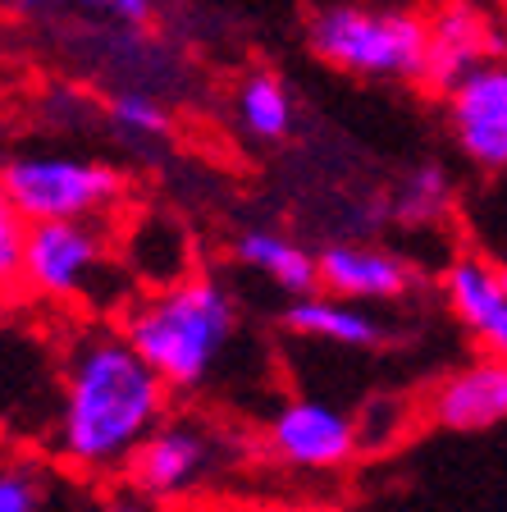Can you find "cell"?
<instances>
[{
  "label": "cell",
  "instance_id": "cell-14",
  "mask_svg": "<svg viewBox=\"0 0 507 512\" xmlns=\"http://www.w3.org/2000/svg\"><path fill=\"white\" fill-rule=\"evenodd\" d=\"M233 261L265 275L275 288L293 293V298L320 288V256H311L307 247H297L284 234H270V229H247V234L233 238Z\"/></svg>",
  "mask_w": 507,
  "mask_h": 512
},
{
  "label": "cell",
  "instance_id": "cell-5",
  "mask_svg": "<svg viewBox=\"0 0 507 512\" xmlns=\"http://www.w3.org/2000/svg\"><path fill=\"white\" fill-rule=\"evenodd\" d=\"M110 270V238L92 220H42L28 224L23 243V284L42 298L74 302Z\"/></svg>",
  "mask_w": 507,
  "mask_h": 512
},
{
  "label": "cell",
  "instance_id": "cell-1",
  "mask_svg": "<svg viewBox=\"0 0 507 512\" xmlns=\"http://www.w3.org/2000/svg\"><path fill=\"white\" fill-rule=\"evenodd\" d=\"M169 394L165 375L124 330L87 334L64 366L60 453L87 476L124 471L142 439L165 421Z\"/></svg>",
  "mask_w": 507,
  "mask_h": 512
},
{
  "label": "cell",
  "instance_id": "cell-16",
  "mask_svg": "<svg viewBox=\"0 0 507 512\" xmlns=\"http://www.w3.org/2000/svg\"><path fill=\"white\" fill-rule=\"evenodd\" d=\"M106 115L128 138H160V133H169V110L160 106L151 92H142V87H119V92H110Z\"/></svg>",
  "mask_w": 507,
  "mask_h": 512
},
{
  "label": "cell",
  "instance_id": "cell-11",
  "mask_svg": "<svg viewBox=\"0 0 507 512\" xmlns=\"http://www.w3.org/2000/svg\"><path fill=\"white\" fill-rule=\"evenodd\" d=\"M320 284H325L334 298L393 302L412 288V270L402 266L398 256L375 252V247L334 243V247L320 252Z\"/></svg>",
  "mask_w": 507,
  "mask_h": 512
},
{
  "label": "cell",
  "instance_id": "cell-12",
  "mask_svg": "<svg viewBox=\"0 0 507 512\" xmlns=\"http://www.w3.org/2000/svg\"><path fill=\"white\" fill-rule=\"evenodd\" d=\"M448 302L462 316V325L485 343L494 357H507V288L494 266H485L480 256H462L448 266Z\"/></svg>",
  "mask_w": 507,
  "mask_h": 512
},
{
  "label": "cell",
  "instance_id": "cell-9",
  "mask_svg": "<svg viewBox=\"0 0 507 512\" xmlns=\"http://www.w3.org/2000/svg\"><path fill=\"white\" fill-rule=\"evenodd\" d=\"M494 55V28L476 0H448L444 10L430 19V64H425V83L453 87L462 83L476 64Z\"/></svg>",
  "mask_w": 507,
  "mask_h": 512
},
{
  "label": "cell",
  "instance_id": "cell-18",
  "mask_svg": "<svg viewBox=\"0 0 507 512\" xmlns=\"http://www.w3.org/2000/svg\"><path fill=\"white\" fill-rule=\"evenodd\" d=\"M46 480L28 462H0V512H37Z\"/></svg>",
  "mask_w": 507,
  "mask_h": 512
},
{
  "label": "cell",
  "instance_id": "cell-8",
  "mask_svg": "<svg viewBox=\"0 0 507 512\" xmlns=\"http://www.w3.org/2000/svg\"><path fill=\"white\" fill-rule=\"evenodd\" d=\"M270 448H275V458H284L288 467L329 471V467H343L357 453V426L334 403L293 398L270 421Z\"/></svg>",
  "mask_w": 507,
  "mask_h": 512
},
{
  "label": "cell",
  "instance_id": "cell-2",
  "mask_svg": "<svg viewBox=\"0 0 507 512\" xmlns=\"http://www.w3.org/2000/svg\"><path fill=\"white\" fill-rule=\"evenodd\" d=\"M233 325V298L215 279H174L124 316V334L165 375L169 389H197L211 380L233 339Z\"/></svg>",
  "mask_w": 507,
  "mask_h": 512
},
{
  "label": "cell",
  "instance_id": "cell-4",
  "mask_svg": "<svg viewBox=\"0 0 507 512\" xmlns=\"http://www.w3.org/2000/svg\"><path fill=\"white\" fill-rule=\"evenodd\" d=\"M0 183L28 224L96 220L124 197V174L83 156H10L0 165Z\"/></svg>",
  "mask_w": 507,
  "mask_h": 512
},
{
  "label": "cell",
  "instance_id": "cell-7",
  "mask_svg": "<svg viewBox=\"0 0 507 512\" xmlns=\"http://www.w3.org/2000/svg\"><path fill=\"white\" fill-rule=\"evenodd\" d=\"M215 458V444L206 430L188 426V421H160L142 448L128 462V485L142 494V499H179L206 476Z\"/></svg>",
  "mask_w": 507,
  "mask_h": 512
},
{
  "label": "cell",
  "instance_id": "cell-22",
  "mask_svg": "<svg viewBox=\"0 0 507 512\" xmlns=\"http://www.w3.org/2000/svg\"><path fill=\"white\" fill-rule=\"evenodd\" d=\"M498 279H503V288H507V266H503V270H498Z\"/></svg>",
  "mask_w": 507,
  "mask_h": 512
},
{
  "label": "cell",
  "instance_id": "cell-6",
  "mask_svg": "<svg viewBox=\"0 0 507 512\" xmlns=\"http://www.w3.org/2000/svg\"><path fill=\"white\" fill-rule=\"evenodd\" d=\"M448 124L471 165L507 170V60L476 64L448 87Z\"/></svg>",
  "mask_w": 507,
  "mask_h": 512
},
{
  "label": "cell",
  "instance_id": "cell-15",
  "mask_svg": "<svg viewBox=\"0 0 507 512\" xmlns=\"http://www.w3.org/2000/svg\"><path fill=\"white\" fill-rule=\"evenodd\" d=\"M238 124L256 142H279L293 128V96L284 92L275 74H252L238 87Z\"/></svg>",
  "mask_w": 507,
  "mask_h": 512
},
{
  "label": "cell",
  "instance_id": "cell-13",
  "mask_svg": "<svg viewBox=\"0 0 507 512\" xmlns=\"http://www.w3.org/2000/svg\"><path fill=\"white\" fill-rule=\"evenodd\" d=\"M284 330L297 339L334 343V348H380L384 325L370 311L352 307V298H334V293H302L288 302Z\"/></svg>",
  "mask_w": 507,
  "mask_h": 512
},
{
  "label": "cell",
  "instance_id": "cell-17",
  "mask_svg": "<svg viewBox=\"0 0 507 512\" xmlns=\"http://www.w3.org/2000/svg\"><path fill=\"white\" fill-rule=\"evenodd\" d=\"M23 243H28V220L19 215V206L10 202V192L0 183V293L23 284Z\"/></svg>",
  "mask_w": 507,
  "mask_h": 512
},
{
  "label": "cell",
  "instance_id": "cell-3",
  "mask_svg": "<svg viewBox=\"0 0 507 512\" xmlns=\"http://www.w3.org/2000/svg\"><path fill=\"white\" fill-rule=\"evenodd\" d=\"M311 51L357 78L425 83L430 64V19L380 5H329L311 19Z\"/></svg>",
  "mask_w": 507,
  "mask_h": 512
},
{
  "label": "cell",
  "instance_id": "cell-20",
  "mask_svg": "<svg viewBox=\"0 0 507 512\" xmlns=\"http://www.w3.org/2000/svg\"><path fill=\"white\" fill-rule=\"evenodd\" d=\"M78 5L106 14V19L119 23V28H142V23L156 14V0H78Z\"/></svg>",
  "mask_w": 507,
  "mask_h": 512
},
{
  "label": "cell",
  "instance_id": "cell-21",
  "mask_svg": "<svg viewBox=\"0 0 507 512\" xmlns=\"http://www.w3.org/2000/svg\"><path fill=\"white\" fill-rule=\"evenodd\" d=\"M92 512H147V503H138V499H106V503H96Z\"/></svg>",
  "mask_w": 507,
  "mask_h": 512
},
{
  "label": "cell",
  "instance_id": "cell-10",
  "mask_svg": "<svg viewBox=\"0 0 507 512\" xmlns=\"http://www.w3.org/2000/svg\"><path fill=\"white\" fill-rule=\"evenodd\" d=\"M430 416L448 430H485L507 421V357L489 352L485 362L453 371L434 389Z\"/></svg>",
  "mask_w": 507,
  "mask_h": 512
},
{
  "label": "cell",
  "instance_id": "cell-19",
  "mask_svg": "<svg viewBox=\"0 0 507 512\" xmlns=\"http://www.w3.org/2000/svg\"><path fill=\"white\" fill-rule=\"evenodd\" d=\"M444 197H448V174L439 170V165H425V170H416L412 179H407V188L398 192V206H402V215L425 220V215H434L444 206Z\"/></svg>",
  "mask_w": 507,
  "mask_h": 512
}]
</instances>
